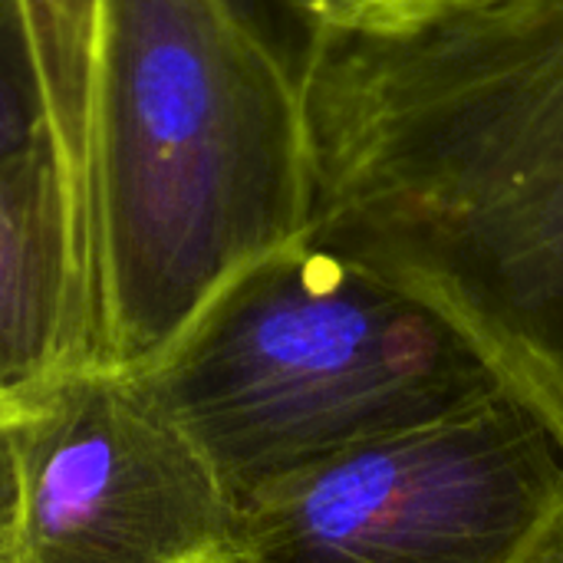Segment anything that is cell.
Segmentation results:
<instances>
[{"label": "cell", "mask_w": 563, "mask_h": 563, "mask_svg": "<svg viewBox=\"0 0 563 563\" xmlns=\"http://www.w3.org/2000/svg\"><path fill=\"white\" fill-rule=\"evenodd\" d=\"M310 214L297 66L241 3L99 0L66 373H148Z\"/></svg>", "instance_id": "obj_2"}, {"label": "cell", "mask_w": 563, "mask_h": 563, "mask_svg": "<svg viewBox=\"0 0 563 563\" xmlns=\"http://www.w3.org/2000/svg\"><path fill=\"white\" fill-rule=\"evenodd\" d=\"M482 0H303L297 7L303 30H363L389 33L432 23Z\"/></svg>", "instance_id": "obj_9"}, {"label": "cell", "mask_w": 563, "mask_h": 563, "mask_svg": "<svg viewBox=\"0 0 563 563\" xmlns=\"http://www.w3.org/2000/svg\"><path fill=\"white\" fill-rule=\"evenodd\" d=\"M46 139L56 132L30 16L23 0H0V165Z\"/></svg>", "instance_id": "obj_8"}, {"label": "cell", "mask_w": 563, "mask_h": 563, "mask_svg": "<svg viewBox=\"0 0 563 563\" xmlns=\"http://www.w3.org/2000/svg\"><path fill=\"white\" fill-rule=\"evenodd\" d=\"M300 3H303V0H290V7H294V10H297V7H300Z\"/></svg>", "instance_id": "obj_11"}, {"label": "cell", "mask_w": 563, "mask_h": 563, "mask_svg": "<svg viewBox=\"0 0 563 563\" xmlns=\"http://www.w3.org/2000/svg\"><path fill=\"white\" fill-rule=\"evenodd\" d=\"M23 412L0 399V563H23Z\"/></svg>", "instance_id": "obj_10"}, {"label": "cell", "mask_w": 563, "mask_h": 563, "mask_svg": "<svg viewBox=\"0 0 563 563\" xmlns=\"http://www.w3.org/2000/svg\"><path fill=\"white\" fill-rule=\"evenodd\" d=\"M310 241L442 313L563 452V0L303 30Z\"/></svg>", "instance_id": "obj_1"}, {"label": "cell", "mask_w": 563, "mask_h": 563, "mask_svg": "<svg viewBox=\"0 0 563 563\" xmlns=\"http://www.w3.org/2000/svg\"><path fill=\"white\" fill-rule=\"evenodd\" d=\"M139 376L238 498L501 389L442 313L310 238L238 274Z\"/></svg>", "instance_id": "obj_3"}, {"label": "cell", "mask_w": 563, "mask_h": 563, "mask_svg": "<svg viewBox=\"0 0 563 563\" xmlns=\"http://www.w3.org/2000/svg\"><path fill=\"white\" fill-rule=\"evenodd\" d=\"M79 224L56 139L0 165V399L26 402L69 366Z\"/></svg>", "instance_id": "obj_6"}, {"label": "cell", "mask_w": 563, "mask_h": 563, "mask_svg": "<svg viewBox=\"0 0 563 563\" xmlns=\"http://www.w3.org/2000/svg\"><path fill=\"white\" fill-rule=\"evenodd\" d=\"M244 563H563V452L505 386L241 498Z\"/></svg>", "instance_id": "obj_4"}, {"label": "cell", "mask_w": 563, "mask_h": 563, "mask_svg": "<svg viewBox=\"0 0 563 563\" xmlns=\"http://www.w3.org/2000/svg\"><path fill=\"white\" fill-rule=\"evenodd\" d=\"M23 406V563H244L241 498L145 376L73 369Z\"/></svg>", "instance_id": "obj_5"}, {"label": "cell", "mask_w": 563, "mask_h": 563, "mask_svg": "<svg viewBox=\"0 0 563 563\" xmlns=\"http://www.w3.org/2000/svg\"><path fill=\"white\" fill-rule=\"evenodd\" d=\"M23 7L36 36L53 132L63 152L79 224L89 162V92L99 0H23Z\"/></svg>", "instance_id": "obj_7"}]
</instances>
